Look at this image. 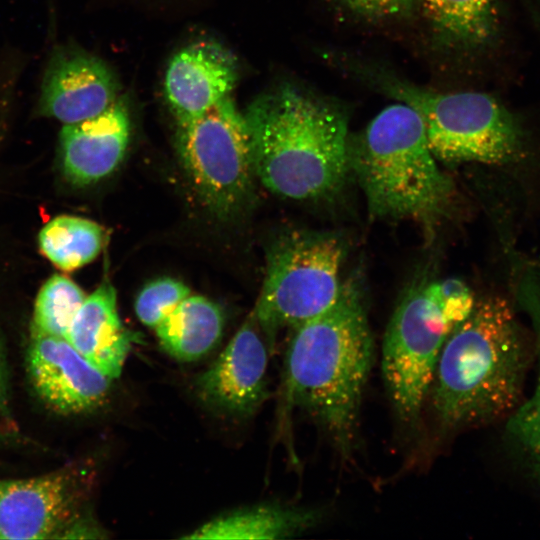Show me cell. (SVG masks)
<instances>
[{
    "instance_id": "9",
    "label": "cell",
    "mask_w": 540,
    "mask_h": 540,
    "mask_svg": "<svg viewBox=\"0 0 540 540\" xmlns=\"http://www.w3.org/2000/svg\"><path fill=\"white\" fill-rule=\"evenodd\" d=\"M81 474L62 469L46 475L0 480V539L59 538L78 515Z\"/></svg>"
},
{
    "instance_id": "14",
    "label": "cell",
    "mask_w": 540,
    "mask_h": 540,
    "mask_svg": "<svg viewBox=\"0 0 540 540\" xmlns=\"http://www.w3.org/2000/svg\"><path fill=\"white\" fill-rule=\"evenodd\" d=\"M129 137V112L120 97L94 117L64 124L59 140L68 180L84 186L111 174L125 155Z\"/></svg>"
},
{
    "instance_id": "5",
    "label": "cell",
    "mask_w": 540,
    "mask_h": 540,
    "mask_svg": "<svg viewBox=\"0 0 540 540\" xmlns=\"http://www.w3.org/2000/svg\"><path fill=\"white\" fill-rule=\"evenodd\" d=\"M346 67L419 115L438 161L506 164L521 156L520 126L493 96L473 91H436L383 66L358 60H349Z\"/></svg>"
},
{
    "instance_id": "22",
    "label": "cell",
    "mask_w": 540,
    "mask_h": 540,
    "mask_svg": "<svg viewBox=\"0 0 540 540\" xmlns=\"http://www.w3.org/2000/svg\"><path fill=\"white\" fill-rule=\"evenodd\" d=\"M191 294L188 286L169 277L148 283L138 294L135 313L146 326L155 328L181 301Z\"/></svg>"
},
{
    "instance_id": "24",
    "label": "cell",
    "mask_w": 540,
    "mask_h": 540,
    "mask_svg": "<svg viewBox=\"0 0 540 540\" xmlns=\"http://www.w3.org/2000/svg\"><path fill=\"white\" fill-rule=\"evenodd\" d=\"M346 11L368 22H384L409 16L416 0H336Z\"/></svg>"
},
{
    "instance_id": "8",
    "label": "cell",
    "mask_w": 540,
    "mask_h": 540,
    "mask_svg": "<svg viewBox=\"0 0 540 540\" xmlns=\"http://www.w3.org/2000/svg\"><path fill=\"white\" fill-rule=\"evenodd\" d=\"M451 330L428 283L410 288L395 308L383 338L381 369L393 408L403 422L418 419Z\"/></svg>"
},
{
    "instance_id": "20",
    "label": "cell",
    "mask_w": 540,
    "mask_h": 540,
    "mask_svg": "<svg viewBox=\"0 0 540 540\" xmlns=\"http://www.w3.org/2000/svg\"><path fill=\"white\" fill-rule=\"evenodd\" d=\"M103 238V229L97 223L82 217L61 215L41 229L39 247L55 266L72 271L96 258Z\"/></svg>"
},
{
    "instance_id": "12",
    "label": "cell",
    "mask_w": 540,
    "mask_h": 540,
    "mask_svg": "<svg viewBox=\"0 0 540 540\" xmlns=\"http://www.w3.org/2000/svg\"><path fill=\"white\" fill-rule=\"evenodd\" d=\"M256 324L252 320L245 322L214 363L196 379L200 397L232 415L253 413L267 396L268 348Z\"/></svg>"
},
{
    "instance_id": "23",
    "label": "cell",
    "mask_w": 540,
    "mask_h": 540,
    "mask_svg": "<svg viewBox=\"0 0 540 540\" xmlns=\"http://www.w3.org/2000/svg\"><path fill=\"white\" fill-rule=\"evenodd\" d=\"M428 289L452 329L469 315L476 301L467 284L457 278L432 281Z\"/></svg>"
},
{
    "instance_id": "26",
    "label": "cell",
    "mask_w": 540,
    "mask_h": 540,
    "mask_svg": "<svg viewBox=\"0 0 540 540\" xmlns=\"http://www.w3.org/2000/svg\"><path fill=\"white\" fill-rule=\"evenodd\" d=\"M7 404V379L5 364L0 350V416L3 414Z\"/></svg>"
},
{
    "instance_id": "4",
    "label": "cell",
    "mask_w": 540,
    "mask_h": 540,
    "mask_svg": "<svg viewBox=\"0 0 540 540\" xmlns=\"http://www.w3.org/2000/svg\"><path fill=\"white\" fill-rule=\"evenodd\" d=\"M419 115L402 102L382 109L350 138L349 164L377 219L432 225L447 212L455 188L437 164Z\"/></svg>"
},
{
    "instance_id": "7",
    "label": "cell",
    "mask_w": 540,
    "mask_h": 540,
    "mask_svg": "<svg viewBox=\"0 0 540 540\" xmlns=\"http://www.w3.org/2000/svg\"><path fill=\"white\" fill-rule=\"evenodd\" d=\"M182 164L203 202L222 216L247 200L256 176L244 117L230 97L203 114L177 121Z\"/></svg>"
},
{
    "instance_id": "18",
    "label": "cell",
    "mask_w": 540,
    "mask_h": 540,
    "mask_svg": "<svg viewBox=\"0 0 540 540\" xmlns=\"http://www.w3.org/2000/svg\"><path fill=\"white\" fill-rule=\"evenodd\" d=\"M163 349L180 361H194L219 342L223 315L211 300L190 294L154 328Z\"/></svg>"
},
{
    "instance_id": "6",
    "label": "cell",
    "mask_w": 540,
    "mask_h": 540,
    "mask_svg": "<svg viewBox=\"0 0 540 540\" xmlns=\"http://www.w3.org/2000/svg\"><path fill=\"white\" fill-rule=\"evenodd\" d=\"M346 254L343 236L331 231H292L273 244L255 309L269 349L280 329H295L336 301Z\"/></svg>"
},
{
    "instance_id": "1",
    "label": "cell",
    "mask_w": 540,
    "mask_h": 540,
    "mask_svg": "<svg viewBox=\"0 0 540 540\" xmlns=\"http://www.w3.org/2000/svg\"><path fill=\"white\" fill-rule=\"evenodd\" d=\"M373 357L363 293L354 279L343 281L328 309L294 329L286 352L287 402L312 417L344 456L355 439Z\"/></svg>"
},
{
    "instance_id": "3",
    "label": "cell",
    "mask_w": 540,
    "mask_h": 540,
    "mask_svg": "<svg viewBox=\"0 0 540 540\" xmlns=\"http://www.w3.org/2000/svg\"><path fill=\"white\" fill-rule=\"evenodd\" d=\"M530 350L510 303L476 299L446 337L429 395L448 428L507 419L523 400Z\"/></svg>"
},
{
    "instance_id": "13",
    "label": "cell",
    "mask_w": 540,
    "mask_h": 540,
    "mask_svg": "<svg viewBox=\"0 0 540 540\" xmlns=\"http://www.w3.org/2000/svg\"><path fill=\"white\" fill-rule=\"evenodd\" d=\"M238 77L237 60L228 49L199 40L171 58L164 77L165 98L177 121L194 118L230 97Z\"/></svg>"
},
{
    "instance_id": "17",
    "label": "cell",
    "mask_w": 540,
    "mask_h": 540,
    "mask_svg": "<svg viewBox=\"0 0 540 540\" xmlns=\"http://www.w3.org/2000/svg\"><path fill=\"white\" fill-rule=\"evenodd\" d=\"M320 510L264 504L218 516L184 539H285L297 536L322 519Z\"/></svg>"
},
{
    "instance_id": "21",
    "label": "cell",
    "mask_w": 540,
    "mask_h": 540,
    "mask_svg": "<svg viewBox=\"0 0 540 540\" xmlns=\"http://www.w3.org/2000/svg\"><path fill=\"white\" fill-rule=\"evenodd\" d=\"M86 298L69 278L55 274L41 287L35 302L32 334L64 337Z\"/></svg>"
},
{
    "instance_id": "10",
    "label": "cell",
    "mask_w": 540,
    "mask_h": 540,
    "mask_svg": "<svg viewBox=\"0 0 540 540\" xmlns=\"http://www.w3.org/2000/svg\"><path fill=\"white\" fill-rule=\"evenodd\" d=\"M111 69L72 45L54 48L45 69L36 111L64 124L94 117L118 98Z\"/></svg>"
},
{
    "instance_id": "25",
    "label": "cell",
    "mask_w": 540,
    "mask_h": 540,
    "mask_svg": "<svg viewBox=\"0 0 540 540\" xmlns=\"http://www.w3.org/2000/svg\"><path fill=\"white\" fill-rule=\"evenodd\" d=\"M103 530L88 516L77 515L59 538H103Z\"/></svg>"
},
{
    "instance_id": "16",
    "label": "cell",
    "mask_w": 540,
    "mask_h": 540,
    "mask_svg": "<svg viewBox=\"0 0 540 540\" xmlns=\"http://www.w3.org/2000/svg\"><path fill=\"white\" fill-rule=\"evenodd\" d=\"M517 301L528 315L534 335L537 361L536 382L531 395L522 400L506 419V438L531 476L540 483V269L526 265L518 269Z\"/></svg>"
},
{
    "instance_id": "11",
    "label": "cell",
    "mask_w": 540,
    "mask_h": 540,
    "mask_svg": "<svg viewBox=\"0 0 540 540\" xmlns=\"http://www.w3.org/2000/svg\"><path fill=\"white\" fill-rule=\"evenodd\" d=\"M27 367L36 393L56 412H87L107 397L111 379L64 337L32 334Z\"/></svg>"
},
{
    "instance_id": "2",
    "label": "cell",
    "mask_w": 540,
    "mask_h": 540,
    "mask_svg": "<svg viewBox=\"0 0 540 540\" xmlns=\"http://www.w3.org/2000/svg\"><path fill=\"white\" fill-rule=\"evenodd\" d=\"M255 174L271 192L294 200L336 194L348 173L349 118L333 100L285 83L247 108Z\"/></svg>"
},
{
    "instance_id": "19",
    "label": "cell",
    "mask_w": 540,
    "mask_h": 540,
    "mask_svg": "<svg viewBox=\"0 0 540 540\" xmlns=\"http://www.w3.org/2000/svg\"><path fill=\"white\" fill-rule=\"evenodd\" d=\"M433 32L447 46L474 49L496 30L493 0H421Z\"/></svg>"
},
{
    "instance_id": "15",
    "label": "cell",
    "mask_w": 540,
    "mask_h": 540,
    "mask_svg": "<svg viewBox=\"0 0 540 540\" xmlns=\"http://www.w3.org/2000/svg\"><path fill=\"white\" fill-rule=\"evenodd\" d=\"M65 338L92 365L110 379L117 378L137 334L122 323L112 284L102 283L76 312Z\"/></svg>"
}]
</instances>
